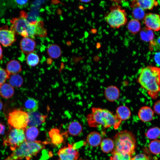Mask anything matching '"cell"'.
<instances>
[{"label":"cell","instance_id":"1","mask_svg":"<svg viewBox=\"0 0 160 160\" xmlns=\"http://www.w3.org/2000/svg\"><path fill=\"white\" fill-rule=\"evenodd\" d=\"M137 82L151 98L156 99L160 93V68L151 66L143 68Z\"/></svg>","mask_w":160,"mask_h":160},{"label":"cell","instance_id":"2","mask_svg":"<svg viewBox=\"0 0 160 160\" xmlns=\"http://www.w3.org/2000/svg\"><path fill=\"white\" fill-rule=\"evenodd\" d=\"M86 119L89 126L94 127L107 128L113 126L117 129L121 122L109 110L100 108H92L91 113L87 116Z\"/></svg>","mask_w":160,"mask_h":160},{"label":"cell","instance_id":"3","mask_svg":"<svg viewBox=\"0 0 160 160\" xmlns=\"http://www.w3.org/2000/svg\"><path fill=\"white\" fill-rule=\"evenodd\" d=\"M47 142L27 140L21 144L4 160H30L45 148Z\"/></svg>","mask_w":160,"mask_h":160},{"label":"cell","instance_id":"4","mask_svg":"<svg viewBox=\"0 0 160 160\" xmlns=\"http://www.w3.org/2000/svg\"><path fill=\"white\" fill-rule=\"evenodd\" d=\"M114 150L131 155L135 153L136 146L135 137L127 130L118 132L114 137Z\"/></svg>","mask_w":160,"mask_h":160},{"label":"cell","instance_id":"5","mask_svg":"<svg viewBox=\"0 0 160 160\" xmlns=\"http://www.w3.org/2000/svg\"><path fill=\"white\" fill-rule=\"evenodd\" d=\"M110 11L105 17V19L111 27L118 28L127 23V14L124 9L117 4H114L110 8Z\"/></svg>","mask_w":160,"mask_h":160},{"label":"cell","instance_id":"6","mask_svg":"<svg viewBox=\"0 0 160 160\" xmlns=\"http://www.w3.org/2000/svg\"><path fill=\"white\" fill-rule=\"evenodd\" d=\"M28 121V113L21 109H14L8 114L7 122L10 128L25 130Z\"/></svg>","mask_w":160,"mask_h":160},{"label":"cell","instance_id":"7","mask_svg":"<svg viewBox=\"0 0 160 160\" xmlns=\"http://www.w3.org/2000/svg\"><path fill=\"white\" fill-rule=\"evenodd\" d=\"M10 129L3 140V145L9 147L13 151L26 140L25 130L13 128Z\"/></svg>","mask_w":160,"mask_h":160},{"label":"cell","instance_id":"8","mask_svg":"<svg viewBox=\"0 0 160 160\" xmlns=\"http://www.w3.org/2000/svg\"><path fill=\"white\" fill-rule=\"evenodd\" d=\"M11 26L10 29L15 33L20 35L24 37H27V31L30 25V23L26 18L20 16L14 18L10 20Z\"/></svg>","mask_w":160,"mask_h":160},{"label":"cell","instance_id":"9","mask_svg":"<svg viewBox=\"0 0 160 160\" xmlns=\"http://www.w3.org/2000/svg\"><path fill=\"white\" fill-rule=\"evenodd\" d=\"M59 160H77L79 155L77 148L69 144L60 148L57 152Z\"/></svg>","mask_w":160,"mask_h":160},{"label":"cell","instance_id":"10","mask_svg":"<svg viewBox=\"0 0 160 160\" xmlns=\"http://www.w3.org/2000/svg\"><path fill=\"white\" fill-rule=\"evenodd\" d=\"M15 33L7 26L0 28V43L5 47L11 46L16 40Z\"/></svg>","mask_w":160,"mask_h":160},{"label":"cell","instance_id":"11","mask_svg":"<svg viewBox=\"0 0 160 160\" xmlns=\"http://www.w3.org/2000/svg\"><path fill=\"white\" fill-rule=\"evenodd\" d=\"M144 23L145 28L154 31L160 30V16L153 13L145 14L143 19Z\"/></svg>","mask_w":160,"mask_h":160},{"label":"cell","instance_id":"12","mask_svg":"<svg viewBox=\"0 0 160 160\" xmlns=\"http://www.w3.org/2000/svg\"><path fill=\"white\" fill-rule=\"evenodd\" d=\"M158 5V3L156 0H131L130 7L133 8L139 7L144 10H151Z\"/></svg>","mask_w":160,"mask_h":160},{"label":"cell","instance_id":"13","mask_svg":"<svg viewBox=\"0 0 160 160\" xmlns=\"http://www.w3.org/2000/svg\"><path fill=\"white\" fill-rule=\"evenodd\" d=\"M20 45L22 51L24 54H28L33 52L35 49L36 43L33 39L25 37L21 40Z\"/></svg>","mask_w":160,"mask_h":160},{"label":"cell","instance_id":"14","mask_svg":"<svg viewBox=\"0 0 160 160\" xmlns=\"http://www.w3.org/2000/svg\"><path fill=\"white\" fill-rule=\"evenodd\" d=\"M28 125L30 126L37 127L45 121L47 116L42 115L37 112L28 113Z\"/></svg>","mask_w":160,"mask_h":160},{"label":"cell","instance_id":"15","mask_svg":"<svg viewBox=\"0 0 160 160\" xmlns=\"http://www.w3.org/2000/svg\"><path fill=\"white\" fill-rule=\"evenodd\" d=\"M154 112L150 107L143 106L139 110L138 116L139 119L143 122H148L153 119Z\"/></svg>","mask_w":160,"mask_h":160},{"label":"cell","instance_id":"16","mask_svg":"<svg viewBox=\"0 0 160 160\" xmlns=\"http://www.w3.org/2000/svg\"><path fill=\"white\" fill-rule=\"evenodd\" d=\"M104 95L106 99L108 101L114 102L119 98L120 95V91L116 86H110L105 89Z\"/></svg>","mask_w":160,"mask_h":160},{"label":"cell","instance_id":"17","mask_svg":"<svg viewBox=\"0 0 160 160\" xmlns=\"http://www.w3.org/2000/svg\"><path fill=\"white\" fill-rule=\"evenodd\" d=\"M115 115L117 118L122 121L127 120L130 118L131 111L127 106L121 105L116 108Z\"/></svg>","mask_w":160,"mask_h":160},{"label":"cell","instance_id":"18","mask_svg":"<svg viewBox=\"0 0 160 160\" xmlns=\"http://www.w3.org/2000/svg\"><path fill=\"white\" fill-rule=\"evenodd\" d=\"M49 135L51 143L54 145H57L64 141L63 134L60 133V130L57 128L52 129L49 132Z\"/></svg>","mask_w":160,"mask_h":160},{"label":"cell","instance_id":"19","mask_svg":"<svg viewBox=\"0 0 160 160\" xmlns=\"http://www.w3.org/2000/svg\"><path fill=\"white\" fill-rule=\"evenodd\" d=\"M86 141L91 146L95 147L100 145L102 141V137L100 134L96 132H92L87 136Z\"/></svg>","mask_w":160,"mask_h":160},{"label":"cell","instance_id":"20","mask_svg":"<svg viewBox=\"0 0 160 160\" xmlns=\"http://www.w3.org/2000/svg\"><path fill=\"white\" fill-rule=\"evenodd\" d=\"M21 70V65L17 60H11L7 64L6 70L10 75L17 74L20 72Z\"/></svg>","mask_w":160,"mask_h":160},{"label":"cell","instance_id":"21","mask_svg":"<svg viewBox=\"0 0 160 160\" xmlns=\"http://www.w3.org/2000/svg\"><path fill=\"white\" fill-rule=\"evenodd\" d=\"M14 93L13 87L9 84L4 83L0 86V95L3 98H9Z\"/></svg>","mask_w":160,"mask_h":160},{"label":"cell","instance_id":"22","mask_svg":"<svg viewBox=\"0 0 160 160\" xmlns=\"http://www.w3.org/2000/svg\"><path fill=\"white\" fill-rule=\"evenodd\" d=\"M82 130L81 125L77 121H73L68 125V132L70 135L73 136H76L79 135Z\"/></svg>","mask_w":160,"mask_h":160},{"label":"cell","instance_id":"23","mask_svg":"<svg viewBox=\"0 0 160 160\" xmlns=\"http://www.w3.org/2000/svg\"><path fill=\"white\" fill-rule=\"evenodd\" d=\"M25 110L28 113L34 112L38 109L39 102L37 100L32 97H28L25 103Z\"/></svg>","mask_w":160,"mask_h":160},{"label":"cell","instance_id":"24","mask_svg":"<svg viewBox=\"0 0 160 160\" xmlns=\"http://www.w3.org/2000/svg\"><path fill=\"white\" fill-rule=\"evenodd\" d=\"M100 145L102 151L106 153L111 151L114 147L113 141L110 138L103 139L101 141Z\"/></svg>","mask_w":160,"mask_h":160},{"label":"cell","instance_id":"25","mask_svg":"<svg viewBox=\"0 0 160 160\" xmlns=\"http://www.w3.org/2000/svg\"><path fill=\"white\" fill-rule=\"evenodd\" d=\"M25 137L27 140L33 141L35 140L39 134L38 129L35 127L30 126L25 131Z\"/></svg>","mask_w":160,"mask_h":160},{"label":"cell","instance_id":"26","mask_svg":"<svg viewBox=\"0 0 160 160\" xmlns=\"http://www.w3.org/2000/svg\"><path fill=\"white\" fill-rule=\"evenodd\" d=\"M141 25L139 21L133 19L128 22L127 25L128 30L133 34H135L140 30Z\"/></svg>","mask_w":160,"mask_h":160},{"label":"cell","instance_id":"27","mask_svg":"<svg viewBox=\"0 0 160 160\" xmlns=\"http://www.w3.org/2000/svg\"><path fill=\"white\" fill-rule=\"evenodd\" d=\"M132 155L113 150L110 157V160H131Z\"/></svg>","mask_w":160,"mask_h":160},{"label":"cell","instance_id":"28","mask_svg":"<svg viewBox=\"0 0 160 160\" xmlns=\"http://www.w3.org/2000/svg\"><path fill=\"white\" fill-rule=\"evenodd\" d=\"M47 53L52 58L56 59L59 57L61 54V50L60 47L56 44L50 45L47 49Z\"/></svg>","mask_w":160,"mask_h":160},{"label":"cell","instance_id":"29","mask_svg":"<svg viewBox=\"0 0 160 160\" xmlns=\"http://www.w3.org/2000/svg\"><path fill=\"white\" fill-rule=\"evenodd\" d=\"M140 36L143 41L150 42L153 40L154 34L152 30L145 28L141 31Z\"/></svg>","mask_w":160,"mask_h":160},{"label":"cell","instance_id":"30","mask_svg":"<svg viewBox=\"0 0 160 160\" xmlns=\"http://www.w3.org/2000/svg\"><path fill=\"white\" fill-rule=\"evenodd\" d=\"M9 84L13 87H19L21 86L23 82V79L19 75H12L9 79Z\"/></svg>","mask_w":160,"mask_h":160},{"label":"cell","instance_id":"31","mask_svg":"<svg viewBox=\"0 0 160 160\" xmlns=\"http://www.w3.org/2000/svg\"><path fill=\"white\" fill-rule=\"evenodd\" d=\"M39 61L38 55L36 53L32 52L27 54L26 57V61L27 64L31 66L37 65Z\"/></svg>","mask_w":160,"mask_h":160},{"label":"cell","instance_id":"32","mask_svg":"<svg viewBox=\"0 0 160 160\" xmlns=\"http://www.w3.org/2000/svg\"><path fill=\"white\" fill-rule=\"evenodd\" d=\"M145 135L150 139H157L160 136V128L157 127L151 128L148 130Z\"/></svg>","mask_w":160,"mask_h":160},{"label":"cell","instance_id":"33","mask_svg":"<svg viewBox=\"0 0 160 160\" xmlns=\"http://www.w3.org/2000/svg\"><path fill=\"white\" fill-rule=\"evenodd\" d=\"M149 148L151 152L153 154H160V140L156 139L151 141L149 144Z\"/></svg>","mask_w":160,"mask_h":160},{"label":"cell","instance_id":"34","mask_svg":"<svg viewBox=\"0 0 160 160\" xmlns=\"http://www.w3.org/2000/svg\"><path fill=\"white\" fill-rule=\"evenodd\" d=\"M132 14L134 19L138 20L143 19L145 15L144 9L139 7L134 8Z\"/></svg>","mask_w":160,"mask_h":160},{"label":"cell","instance_id":"35","mask_svg":"<svg viewBox=\"0 0 160 160\" xmlns=\"http://www.w3.org/2000/svg\"><path fill=\"white\" fill-rule=\"evenodd\" d=\"M10 75L6 70L0 67V85L4 83L9 79Z\"/></svg>","mask_w":160,"mask_h":160},{"label":"cell","instance_id":"36","mask_svg":"<svg viewBox=\"0 0 160 160\" xmlns=\"http://www.w3.org/2000/svg\"><path fill=\"white\" fill-rule=\"evenodd\" d=\"M150 46L154 47V49L160 51V36L156 40L150 42Z\"/></svg>","mask_w":160,"mask_h":160},{"label":"cell","instance_id":"37","mask_svg":"<svg viewBox=\"0 0 160 160\" xmlns=\"http://www.w3.org/2000/svg\"><path fill=\"white\" fill-rule=\"evenodd\" d=\"M131 160H150L148 157L145 154L140 153L136 155L132 158Z\"/></svg>","mask_w":160,"mask_h":160},{"label":"cell","instance_id":"38","mask_svg":"<svg viewBox=\"0 0 160 160\" xmlns=\"http://www.w3.org/2000/svg\"><path fill=\"white\" fill-rule=\"evenodd\" d=\"M153 111L158 115H160V100L156 102L153 105Z\"/></svg>","mask_w":160,"mask_h":160},{"label":"cell","instance_id":"39","mask_svg":"<svg viewBox=\"0 0 160 160\" xmlns=\"http://www.w3.org/2000/svg\"><path fill=\"white\" fill-rule=\"evenodd\" d=\"M15 1L19 6L24 7L26 6L28 4L29 0H15Z\"/></svg>","mask_w":160,"mask_h":160},{"label":"cell","instance_id":"40","mask_svg":"<svg viewBox=\"0 0 160 160\" xmlns=\"http://www.w3.org/2000/svg\"><path fill=\"white\" fill-rule=\"evenodd\" d=\"M154 59L156 63L160 65V52L156 53L155 55Z\"/></svg>","mask_w":160,"mask_h":160},{"label":"cell","instance_id":"41","mask_svg":"<svg viewBox=\"0 0 160 160\" xmlns=\"http://www.w3.org/2000/svg\"><path fill=\"white\" fill-rule=\"evenodd\" d=\"M5 130L4 125L0 122V135L4 134Z\"/></svg>","mask_w":160,"mask_h":160},{"label":"cell","instance_id":"42","mask_svg":"<svg viewBox=\"0 0 160 160\" xmlns=\"http://www.w3.org/2000/svg\"><path fill=\"white\" fill-rule=\"evenodd\" d=\"M116 3H120L128 0H110Z\"/></svg>","mask_w":160,"mask_h":160},{"label":"cell","instance_id":"43","mask_svg":"<svg viewBox=\"0 0 160 160\" xmlns=\"http://www.w3.org/2000/svg\"><path fill=\"white\" fill-rule=\"evenodd\" d=\"M3 55L2 52V49L1 47L0 44V60H2L3 58Z\"/></svg>","mask_w":160,"mask_h":160},{"label":"cell","instance_id":"44","mask_svg":"<svg viewBox=\"0 0 160 160\" xmlns=\"http://www.w3.org/2000/svg\"><path fill=\"white\" fill-rule=\"evenodd\" d=\"M3 107V103L1 100L0 99V111L2 110Z\"/></svg>","mask_w":160,"mask_h":160},{"label":"cell","instance_id":"45","mask_svg":"<svg viewBox=\"0 0 160 160\" xmlns=\"http://www.w3.org/2000/svg\"><path fill=\"white\" fill-rule=\"evenodd\" d=\"M80 1L84 2H88L90 1L91 0H79Z\"/></svg>","mask_w":160,"mask_h":160},{"label":"cell","instance_id":"46","mask_svg":"<svg viewBox=\"0 0 160 160\" xmlns=\"http://www.w3.org/2000/svg\"><path fill=\"white\" fill-rule=\"evenodd\" d=\"M79 160H85L82 159H79Z\"/></svg>","mask_w":160,"mask_h":160},{"label":"cell","instance_id":"47","mask_svg":"<svg viewBox=\"0 0 160 160\" xmlns=\"http://www.w3.org/2000/svg\"></svg>","mask_w":160,"mask_h":160}]
</instances>
